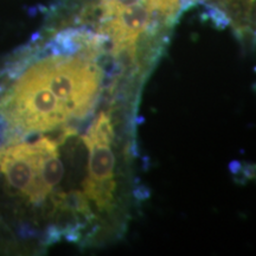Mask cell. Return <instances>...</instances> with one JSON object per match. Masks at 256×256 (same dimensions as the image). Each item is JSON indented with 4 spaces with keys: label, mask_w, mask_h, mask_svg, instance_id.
<instances>
[{
    "label": "cell",
    "mask_w": 256,
    "mask_h": 256,
    "mask_svg": "<svg viewBox=\"0 0 256 256\" xmlns=\"http://www.w3.org/2000/svg\"><path fill=\"white\" fill-rule=\"evenodd\" d=\"M107 48L90 25L54 14L0 63V144L57 134L87 120L102 94Z\"/></svg>",
    "instance_id": "obj_1"
},
{
    "label": "cell",
    "mask_w": 256,
    "mask_h": 256,
    "mask_svg": "<svg viewBox=\"0 0 256 256\" xmlns=\"http://www.w3.org/2000/svg\"><path fill=\"white\" fill-rule=\"evenodd\" d=\"M114 139V124L107 112L98 113L82 136L87 156L81 194L95 222L100 215L110 214L115 206L116 158L113 150Z\"/></svg>",
    "instance_id": "obj_2"
},
{
    "label": "cell",
    "mask_w": 256,
    "mask_h": 256,
    "mask_svg": "<svg viewBox=\"0 0 256 256\" xmlns=\"http://www.w3.org/2000/svg\"><path fill=\"white\" fill-rule=\"evenodd\" d=\"M0 252H20L17 238L0 212Z\"/></svg>",
    "instance_id": "obj_3"
}]
</instances>
